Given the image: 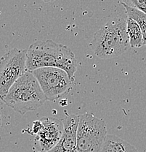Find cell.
<instances>
[{"instance_id": "cell-5", "label": "cell", "mask_w": 146, "mask_h": 152, "mask_svg": "<svg viewBox=\"0 0 146 152\" xmlns=\"http://www.w3.org/2000/svg\"><path fill=\"white\" fill-rule=\"evenodd\" d=\"M38 80L49 101H56L72 89L74 80L65 71L55 67H43L31 72Z\"/></svg>"}, {"instance_id": "cell-16", "label": "cell", "mask_w": 146, "mask_h": 152, "mask_svg": "<svg viewBox=\"0 0 146 152\" xmlns=\"http://www.w3.org/2000/svg\"><path fill=\"white\" fill-rule=\"evenodd\" d=\"M67 152H78V151L76 149H73V150H71V151H67Z\"/></svg>"}, {"instance_id": "cell-1", "label": "cell", "mask_w": 146, "mask_h": 152, "mask_svg": "<svg viewBox=\"0 0 146 152\" xmlns=\"http://www.w3.org/2000/svg\"><path fill=\"white\" fill-rule=\"evenodd\" d=\"M43 67L63 69L74 80L77 61L69 48L52 39L37 41L30 45L26 53V70L29 72Z\"/></svg>"}, {"instance_id": "cell-9", "label": "cell", "mask_w": 146, "mask_h": 152, "mask_svg": "<svg viewBox=\"0 0 146 152\" xmlns=\"http://www.w3.org/2000/svg\"><path fill=\"white\" fill-rule=\"evenodd\" d=\"M100 152H139L132 145L116 135L108 134Z\"/></svg>"}, {"instance_id": "cell-10", "label": "cell", "mask_w": 146, "mask_h": 152, "mask_svg": "<svg viewBox=\"0 0 146 152\" xmlns=\"http://www.w3.org/2000/svg\"><path fill=\"white\" fill-rule=\"evenodd\" d=\"M127 32L130 48H140L144 45L142 30L139 25L129 17H127Z\"/></svg>"}, {"instance_id": "cell-3", "label": "cell", "mask_w": 146, "mask_h": 152, "mask_svg": "<svg viewBox=\"0 0 146 152\" xmlns=\"http://www.w3.org/2000/svg\"><path fill=\"white\" fill-rule=\"evenodd\" d=\"M0 99L22 115L37 110L47 101L37 79L29 71L16 80Z\"/></svg>"}, {"instance_id": "cell-11", "label": "cell", "mask_w": 146, "mask_h": 152, "mask_svg": "<svg viewBox=\"0 0 146 152\" xmlns=\"http://www.w3.org/2000/svg\"><path fill=\"white\" fill-rule=\"evenodd\" d=\"M126 10L127 17H129L134 20L140 26L143 35V44L146 45V14L139 10L129 7L124 4L121 3Z\"/></svg>"}, {"instance_id": "cell-6", "label": "cell", "mask_w": 146, "mask_h": 152, "mask_svg": "<svg viewBox=\"0 0 146 152\" xmlns=\"http://www.w3.org/2000/svg\"><path fill=\"white\" fill-rule=\"evenodd\" d=\"M27 50L15 48L0 58V96H4L12 85L26 72Z\"/></svg>"}, {"instance_id": "cell-12", "label": "cell", "mask_w": 146, "mask_h": 152, "mask_svg": "<svg viewBox=\"0 0 146 152\" xmlns=\"http://www.w3.org/2000/svg\"><path fill=\"white\" fill-rule=\"evenodd\" d=\"M120 2L139 10L146 14V0H120Z\"/></svg>"}, {"instance_id": "cell-4", "label": "cell", "mask_w": 146, "mask_h": 152, "mask_svg": "<svg viewBox=\"0 0 146 152\" xmlns=\"http://www.w3.org/2000/svg\"><path fill=\"white\" fill-rule=\"evenodd\" d=\"M108 135L106 123L92 113L79 115L76 149L78 152H100Z\"/></svg>"}, {"instance_id": "cell-2", "label": "cell", "mask_w": 146, "mask_h": 152, "mask_svg": "<svg viewBox=\"0 0 146 152\" xmlns=\"http://www.w3.org/2000/svg\"><path fill=\"white\" fill-rule=\"evenodd\" d=\"M95 54L100 58H111L124 53L130 48L127 32V18H111L94 34L89 44Z\"/></svg>"}, {"instance_id": "cell-15", "label": "cell", "mask_w": 146, "mask_h": 152, "mask_svg": "<svg viewBox=\"0 0 146 152\" xmlns=\"http://www.w3.org/2000/svg\"><path fill=\"white\" fill-rule=\"evenodd\" d=\"M1 112H0V127H1Z\"/></svg>"}, {"instance_id": "cell-14", "label": "cell", "mask_w": 146, "mask_h": 152, "mask_svg": "<svg viewBox=\"0 0 146 152\" xmlns=\"http://www.w3.org/2000/svg\"><path fill=\"white\" fill-rule=\"evenodd\" d=\"M43 1H45V2H51V1H54L55 0H43Z\"/></svg>"}, {"instance_id": "cell-13", "label": "cell", "mask_w": 146, "mask_h": 152, "mask_svg": "<svg viewBox=\"0 0 146 152\" xmlns=\"http://www.w3.org/2000/svg\"><path fill=\"white\" fill-rule=\"evenodd\" d=\"M42 127V122L41 120H38V121H35L33 122L32 126V133L34 134H37L39 131L41 130Z\"/></svg>"}, {"instance_id": "cell-7", "label": "cell", "mask_w": 146, "mask_h": 152, "mask_svg": "<svg viewBox=\"0 0 146 152\" xmlns=\"http://www.w3.org/2000/svg\"><path fill=\"white\" fill-rule=\"evenodd\" d=\"M40 120L42 127L36 134L34 142L39 152H47L60 140L64 130L63 122L52 117H42Z\"/></svg>"}, {"instance_id": "cell-8", "label": "cell", "mask_w": 146, "mask_h": 152, "mask_svg": "<svg viewBox=\"0 0 146 152\" xmlns=\"http://www.w3.org/2000/svg\"><path fill=\"white\" fill-rule=\"evenodd\" d=\"M64 130L58 143L47 152H67L76 149V134L79 122V115H68L63 121Z\"/></svg>"}]
</instances>
